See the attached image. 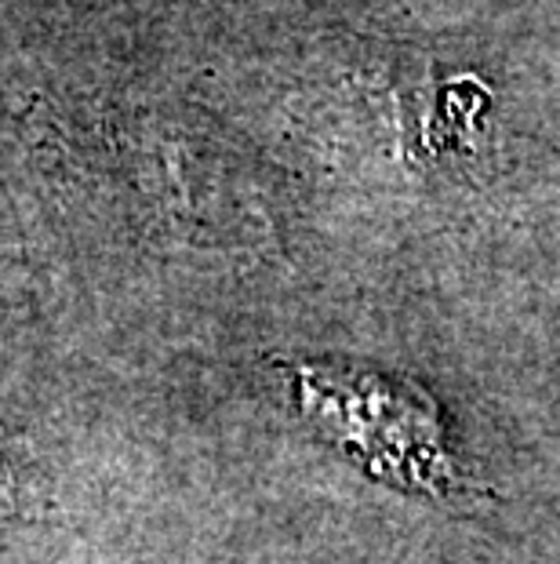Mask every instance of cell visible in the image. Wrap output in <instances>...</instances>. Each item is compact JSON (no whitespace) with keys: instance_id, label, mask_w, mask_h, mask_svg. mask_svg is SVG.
<instances>
[{"instance_id":"1","label":"cell","mask_w":560,"mask_h":564,"mask_svg":"<svg viewBox=\"0 0 560 564\" xmlns=\"http://www.w3.org/2000/svg\"><path fill=\"white\" fill-rule=\"evenodd\" d=\"M295 382L303 415L375 477L426 496L455 491L440 412L422 387L339 365H299Z\"/></svg>"},{"instance_id":"2","label":"cell","mask_w":560,"mask_h":564,"mask_svg":"<svg viewBox=\"0 0 560 564\" xmlns=\"http://www.w3.org/2000/svg\"><path fill=\"white\" fill-rule=\"evenodd\" d=\"M11 502V488H8V477H4V463H0V510Z\"/></svg>"}]
</instances>
